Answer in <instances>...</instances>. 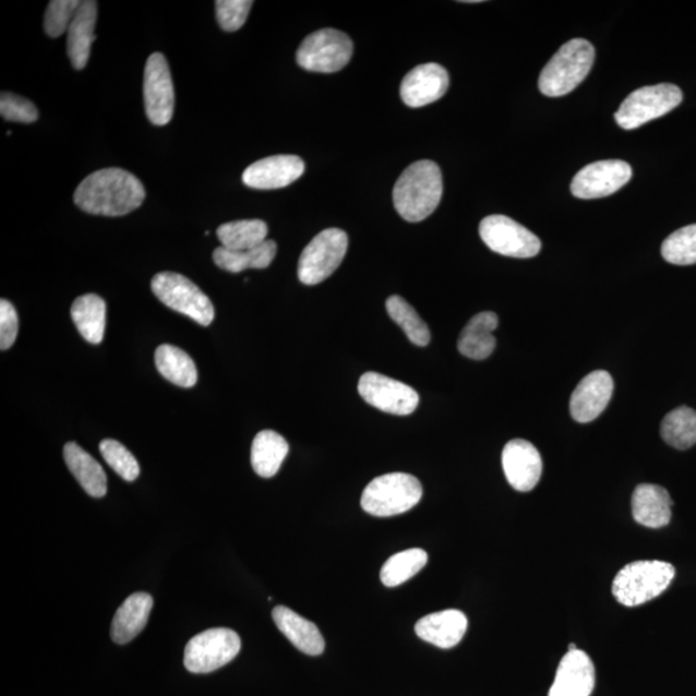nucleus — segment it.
<instances>
[{"mask_svg":"<svg viewBox=\"0 0 696 696\" xmlns=\"http://www.w3.org/2000/svg\"><path fill=\"white\" fill-rule=\"evenodd\" d=\"M146 197L136 176L120 168L97 170L76 188L74 202L89 215L125 216L141 207Z\"/></svg>","mask_w":696,"mask_h":696,"instance_id":"f257e3e1","label":"nucleus"},{"mask_svg":"<svg viewBox=\"0 0 696 696\" xmlns=\"http://www.w3.org/2000/svg\"><path fill=\"white\" fill-rule=\"evenodd\" d=\"M442 197V170L431 160L413 163L395 183V208L408 223H421L430 217Z\"/></svg>","mask_w":696,"mask_h":696,"instance_id":"f03ea898","label":"nucleus"},{"mask_svg":"<svg viewBox=\"0 0 696 696\" xmlns=\"http://www.w3.org/2000/svg\"><path fill=\"white\" fill-rule=\"evenodd\" d=\"M595 47L586 39L565 43L542 70L539 89L547 97H563L584 82L595 62Z\"/></svg>","mask_w":696,"mask_h":696,"instance_id":"7ed1b4c3","label":"nucleus"},{"mask_svg":"<svg viewBox=\"0 0 696 696\" xmlns=\"http://www.w3.org/2000/svg\"><path fill=\"white\" fill-rule=\"evenodd\" d=\"M674 566L664 561H636L616 574L613 595L624 607L643 605L662 595L674 578Z\"/></svg>","mask_w":696,"mask_h":696,"instance_id":"20e7f679","label":"nucleus"},{"mask_svg":"<svg viewBox=\"0 0 696 696\" xmlns=\"http://www.w3.org/2000/svg\"><path fill=\"white\" fill-rule=\"evenodd\" d=\"M422 495L421 482L415 476L403 472L386 473L368 484L361 495V507L372 516H396L416 507Z\"/></svg>","mask_w":696,"mask_h":696,"instance_id":"39448f33","label":"nucleus"},{"mask_svg":"<svg viewBox=\"0 0 696 696\" xmlns=\"http://www.w3.org/2000/svg\"><path fill=\"white\" fill-rule=\"evenodd\" d=\"M683 103V92L677 85L663 83L638 88L624 99L615 112L617 125L632 131L651 120L662 118Z\"/></svg>","mask_w":696,"mask_h":696,"instance_id":"423d86ee","label":"nucleus"},{"mask_svg":"<svg viewBox=\"0 0 696 696\" xmlns=\"http://www.w3.org/2000/svg\"><path fill=\"white\" fill-rule=\"evenodd\" d=\"M153 293L167 308L193 319L203 326L215 321V308L193 281L181 274L159 273L152 280Z\"/></svg>","mask_w":696,"mask_h":696,"instance_id":"0eeeda50","label":"nucleus"},{"mask_svg":"<svg viewBox=\"0 0 696 696\" xmlns=\"http://www.w3.org/2000/svg\"><path fill=\"white\" fill-rule=\"evenodd\" d=\"M352 40L336 28H323L309 35L297 51V62L314 73H336L350 62Z\"/></svg>","mask_w":696,"mask_h":696,"instance_id":"6e6552de","label":"nucleus"},{"mask_svg":"<svg viewBox=\"0 0 696 696\" xmlns=\"http://www.w3.org/2000/svg\"><path fill=\"white\" fill-rule=\"evenodd\" d=\"M348 250L344 230L328 229L312 239L298 262V279L307 286H316L336 272Z\"/></svg>","mask_w":696,"mask_h":696,"instance_id":"1a4fd4ad","label":"nucleus"},{"mask_svg":"<svg viewBox=\"0 0 696 696\" xmlns=\"http://www.w3.org/2000/svg\"><path fill=\"white\" fill-rule=\"evenodd\" d=\"M240 637L229 628H212L191 638L184 648L183 663L191 673H211L236 659Z\"/></svg>","mask_w":696,"mask_h":696,"instance_id":"9d476101","label":"nucleus"},{"mask_svg":"<svg viewBox=\"0 0 696 696\" xmlns=\"http://www.w3.org/2000/svg\"><path fill=\"white\" fill-rule=\"evenodd\" d=\"M482 241L495 253L514 259H531L541 252V240L513 218L489 216L480 224Z\"/></svg>","mask_w":696,"mask_h":696,"instance_id":"9b49d317","label":"nucleus"},{"mask_svg":"<svg viewBox=\"0 0 696 696\" xmlns=\"http://www.w3.org/2000/svg\"><path fill=\"white\" fill-rule=\"evenodd\" d=\"M358 389L369 405L388 415L409 416L419 404L415 388L380 373L362 374Z\"/></svg>","mask_w":696,"mask_h":696,"instance_id":"f8f14e48","label":"nucleus"},{"mask_svg":"<svg viewBox=\"0 0 696 696\" xmlns=\"http://www.w3.org/2000/svg\"><path fill=\"white\" fill-rule=\"evenodd\" d=\"M144 99L148 120L155 125H166L175 111L172 75L165 55L148 57L144 74Z\"/></svg>","mask_w":696,"mask_h":696,"instance_id":"ddd939ff","label":"nucleus"},{"mask_svg":"<svg viewBox=\"0 0 696 696\" xmlns=\"http://www.w3.org/2000/svg\"><path fill=\"white\" fill-rule=\"evenodd\" d=\"M632 168L623 160H601L581 168L572 182V193L579 199L613 195L629 182Z\"/></svg>","mask_w":696,"mask_h":696,"instance_id":"4468645a","label":"nucleus"},{"mask_svg":"<svg viewBox=\"0 0 696 696\" xmlns=\"http://www.w3.org/2000/svg\"><path fill=\"white\" fill-rule=\"evenodd\" d=\"M502 467L508 484L517 492H531L542 478L543 461L541 454L527 440H511L504 446Z\"/></svg>","mask_w":696,"mask_h":696,"instance_id":"2eb2a0df","label":"nucleus"},{"mask_svg":"<svg viewBox=\"0 0 696 696\" xmlns=\"http://www.w3.org/2000/svg\"><path fill=\"white\" fill-rule=\"evenodd\" d=\"M449 74L439 63H424L405 75L400 87V95L409 108H423L437 101L449 88Z\"/></svg>","mask_w":696,"mask_h":696,"instance_id":"dca6fc26","label":"nucleus"},{"mask_svg":"<svg viewBox=\"0 0 696 696\" xmlns=\"http://www.w3.org/2000/svg\"><path fill=\"white\" fill-rule=\"evenodd\" d=\"M304 173V163L296 155H274L248 167L243 182L255 190H276L289 187Z\"/></svg>","mask_w":696,"mask_h":696,"instance_id":"f3484780","label":"nucleus"},{"mask_svg":"<svg viewBox=\"0 0 696 696\" xmlns=\"http://www.w3.org/2000/svg\"><path fill=\"white\" fill-rule=\"evenodd\" d=\"M614 391L612 375L605 371L589 373L574 389L571 399V415L574 421L589 423L598 419L607 409Z\"/></svg>","mask_w":696,"mask_h":696,"instance_id":"a211bd4d","label":"nucleus"},{"mask_svg":"<svg viewBox=\"0 0 696 696\" xmlns=\"http://www.w3.org/2000/svg\"><path fill=\"white\" fill-rule=\"evenodd\" d=\"M596 684L591 658L579 649L567 651L561 659L549 696H589Z\"/></svg>","mask_w":696,"mask_h":696,"instance_id":"6ab92c4d","label":"nucleus"},{"mask_svg":"<svg viewBox=\"0 0 696 696\" xmlns=\"http://www.w3.org/2000/svg\"><path fill=\"white\" fill-rule=\"evenodd\" d=\"M467 626V616L459 610L451 609L423 616L416 624V634L440 649H452L461 641Z\"/></svg>","mask_w":696,"mask_h":696,"instance_id":"aec40b11","label":"nucleus"},{"mask_svg":"<svg viewBox=\"0 0 696 696\" xmlns=\"http://www.w3.org/2000/svg\"><path fill=\"white\" fill-rule=\"evenodd\" d=\"M635 521L650 529L664 528L672 518V500L663 487L641 484L632 495Z\"/></svg>","mask_w":696,"mask_h":696,"instance_id":"412c9836","label":"nucleus"},{"mask_svg":"<svg viewBox=\"0 0 696 696\" xmlns=\"http://www.w3.org/2000/svg\"><path fill=\"white\" fill-rule=\"evenodd\" d=\"M273 620L281 634L304 655L317 657L323 655L325 641L322 632L316 624L298 615L287 607H276L273 610Z\"/></svg>","mask_w":696,"mask_h":696,"instance_id":"4be33fe9","label":"nucleus"},{"mask_svg":"<svg viewBox=\"0 0 696 696\" xmlns=\"http://www.w3.org/2000/svg\"><path fill=\"white\" fill-rule=\"evenodd\" d=\"M97 23V3L94 0L82 2L68 31V56L75 70L87 65L92 43L95 41Z\"/></svg>","mask_w":696,"mask_h":696,"instance_id":"5701e85b","label":"nucleus"},{"mask_svg":"<svg viewBox=\"0 0 696 696\" xmlns=\"http://www.w3.org/2000/svg\"><path fill=\"white\" fill-rule=\"evenodd\" d=\"M153 603L152 596L145 592L133 593L127 598L112 620V641L124 645L136 638L146 627Z\"/></svg>","mask_w":696,"mask_h":696,"instance_id":"b1692460","label":"nucleus"},{"mask_svg":"<svg viewBox=\"0 0 696 696\" xmlns=\"http://www.w3.org/2000/svg\"><path fill=\"white\" fill-rule=\"evenodd\" d=\"M499 316L494 312H480L467 323L458 339V350L472 360H485L495 350L493 333L499 328Z\"/></svg>","mask_w":696,"mask_h":696,"instance_id":"393cba45","label":"nucleus"},{"mask_svg":"<svg viewBox=\"0 0 696 696\" xmlns=\"http://www.w3.org/2000/svg\"><path fill=\"white\" fill-rule=\"evenodd\" d=\"M63 457L85 493L94 499H103L108 492V479L101 465L75 443H68L63 447Z\"/></svg>","mask_w":696,"mask_h":696,"instance_id":"a878e982","label":"nucleus"},{"mask_svg":"<svg viewBox=\"0 0 696 696\" xmlns=\"http://www.w3.org/2000/svg\"><path fill=\"white\" fill-rule=\"evenodd\" d=\"M289 445L287 440L272 430L261 431L252 444L251 460L255 473L269 479L279 472L284 459L287 458Z\"/></svg>","mask_w":696,"mask_h":696,"instance_id":"bb28decb","label":"nucleus"},{"mask_svg":"<svg viewBox=\"0 0 696 696\" xmlns=\"http://www.w3.org/2000/svg\"><path fill=\"white\" fill-rule=\"evenodd\" d=\"M71 317L82 337L92 345L103 343L106 328V303L97 295L77 297L71 307Z\"/></svg>","mask_w":696,"mask_h":696,"instance_id":"cd10ccee","label":"nucleus"},{"mask_svg":"<svg viewBox=\"0 0 696 696\" xmlns=\"http://www.w3.org/2000/svg\"><path fill=\"white\" fill-rule=\"evenodd\" d=\"M155 364L158 372L173 385L191 388L196 385L197 371L193 359L181 350L170 345H161L155 351Z\"/></svg>","mask_w":696,"mask_h":696,"instance_id":"c85d7f7f","label":"nucleus"},{"mask_svg":"<svg viewBox=\"0 0 696 696\" xmlns=\"http://www.w3.org/2000/svg\"><path fill=\"white\" fill-rule=\"evenodd\" d=\"M278 247L274 240H266L253 250L230 251L224 247H218L213 253L215 264L227 273L239 274L248 268H266L272 265Z\"/></svg>","mask_w":696,"mask_h":696,"instance_id":"c756f323","label":"nucleus"},{"mask_svg":"<svg viewBox=\"0 0 696 696\" xmlns=\"http://www.w3.org/2000/svg\"><path fill=\"white\" fill-rule=\"evenodd\" d=\"M268 227L261 219H243L218 227L217 237L221 247L230 251H248L264 244Z\"/></svg>","mask_w":696,"mask_h":696,"instance_id":"7c9ffc66","label":"nucleus"},{"mask_svg":"<svg viewBox=\"0 0 696 696\" xmlns=\"http://www.w3.org/2000/svg\"><path fill=\"white\" fill-rule=\"evenodd\" d=\"M660 435L674 449H691L696 444V411L688 407L670 411L660 425Z\"/></svg>","mask_w":696,"mask_h":696,"instance_id":"2f4dec72","label":"nucleus"},{"mask_svg":"<svg viewBox=\"0 0 696 696\" xmlns=\"http://www.w3.org/2000/svg\"><path fill=\"white\" fill-rule=\"evenodd\" d=\"M428 552L411 549L396 553L382 566L381 580L386 587H397L415 577L428 564Z\"/></svg>","mask_w":696,"mask_h":696,"instance_id":"473e14b6","label":"nucleus"},{"mask_svg":"<svg viewBox=\"0 0 696 696\" xmlns=\"http://www.w3.org/2000/svg\"><path fill=\"white\" fill-rule=\"evenodd\" d=\"M386 309L389 317L400 326L411 344L419 347L430 344L431 333L428 324L403 297L391 296L386 301Z\"/></svg>","mask_w":696,"mask_h":696,"instance_id":"72a5a7b5","label":"nucleus"},{"mask_svg":"<svg viewBox=\"0 0 696 696\" xmlns=\"http://www.w3.org/2000/svg\"><path fill=\"white\" fill-rule=\"evenodd\" d=\"M662 255L667 262L677 266L696 264V224L674 231L663 241Z\"/></svg>","mask_w":696,"mask_h":696,"instance_id":"f704fd0d","label":"nucleus"},{"mask_svg":"<svg viewBox=\"0 0 696 696\" xmlns=\"http://www.w3.org/2000/svg\"><path fill=\"white\" fill-rule=\"evenodd\" d=\"M106 464H108L120 478L125 481H134L140 476V465L133 454L117 440L106 439L99 444Z\"/></svg>","mask_w":696,"mask_h":696,"instance_id":"c9c22d12","label":"nucleus"},{"mask_svg":"<svg viewBox=\"0 0 696 696\" xmlns=\"http://www.w3.org/2000/svg\"><path fill=\"white\" fill-rule=\"evenodd\" d=\"M81 4L80 0H52L49 2L45 14V32L48 37L59 38L68 32Z\"/></svg>","mask_w":696,"mask_h":696,"instance_id":"e433bc0d","label":"nucleus"},{"mask_svg":"<svg viewBox=\"0 0 696 696\" xmlns=\"http://www.w3.org/2000/svg\"><path fill=\"white\" fill-rule=\"evenodd\" d=\"M253 2L251 0H218L216 14L219 26L225 32H237L245 24Z\"/></svg>","mask_w":696,"mask_h":696,"instance_id":"4c0bfd02","label":"nucleus"},{"mask_svg":"<svg viewBox=\"0 0 696 696\" xmlns=\"http://www.w3.org/2000/svg\"><path fill=\"white\" fill-rule=\"evenodd\" d=\"M0 113L10 122L34 123L38 119L37 106L27 98L10 92H3L0 97Z\"/></svg>","mask_w":696,"mask_h":696,"instance_id":"58836bf2","label":"nucleus"},{"mask_svg":"<svg viewBox=\"0 0 696 696\" xmlns=\"http://www.w3.org/2000/svg\"><path fill=\"white\" fill-rule=\"evenodd\" d=\"M19 316L10 301H0V350H9L17 338Z\"/></svg>","mask_w":696,"mask_h":696,"instance_id":"ea45409f","label":"nucleus"},{"mask_svg":"<svg viewBox=\"0 0 696 696\" xmlns=\"http://www.w3.org/2000/svg\"><path fill=\"white\" fill-rule=\"evenodd\" d=\"M577 649H578L577 645H574V644L569 645V651L577 650Z\"/></svg>","mask_w":696,"mask_h":696,"instance_id":"a19ab883","label":"nucleus"}]
</instances>
